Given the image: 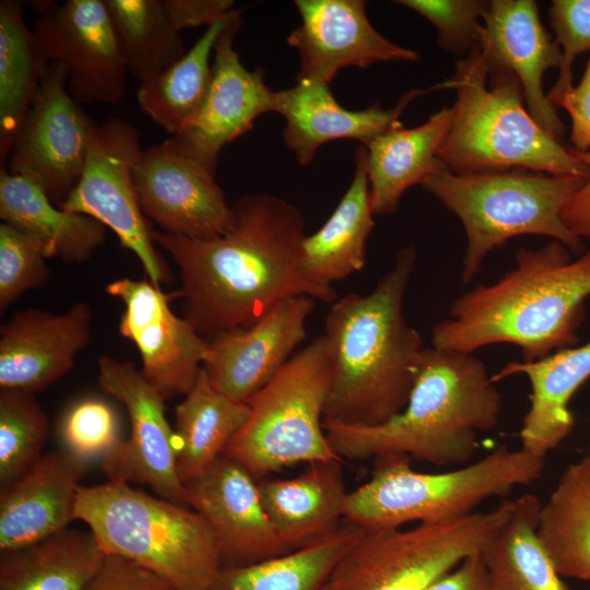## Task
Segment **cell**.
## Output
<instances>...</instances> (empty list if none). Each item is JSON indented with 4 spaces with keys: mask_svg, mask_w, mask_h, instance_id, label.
Returning <instances> with one entry per match:
<instances>
[{
    "mask_svg": "<svg viewBox=\"0 0 590 590\" xmlns=\"http://www.w3.org/2000/svg\"><path fill=\"white\" fill-rule=\"evenodd\" d=\"M363 528L346 523L300 548L258 563L223 567L212 590H321Z\"/></svg>",
    "mask_w": 590,
    "mask_h": 590,
    "instance_id": "36",
    "label": "cell"
},
{
    "mask_svg": "<svg viewBox=\"0 0 590 590\" xmlns=\"http://www.w3.org/2000/svg\"><path fill=\"white\" fill-rule=\"evenodd\" d=\"M106 292L125 306L119 333L137 346L144 377L165 399L186 396L208 357L209 341L174 314L172 295L148 279H117Z\"/></svg>",
    "mask_w": 590,
    "mask_h": 590,
    "instance_id": "16",
    "label": "cell"
},
{
    "mask_svg": "<svg viewBox=\"0 0 590 590\" xmlns=\"http://www.w3.org/2000/svg\"><path fill=\"white\" fill-rule=\"evenodd\" d=\"M75 519L106 555L137 563L173 590H212L224 566L217 539L201 515L126 482L80 485Z\"/></svg>",
    "mask_w": 590,
    "mask_h": 590,
    "instance_id": "6",
    "label": "cell"
},
{
    "mask_svg": "<svg viewBox=\"0 0 590 590\" xmlns=\"http://www.w3.org/2000/svg\"><path fill=\"white\" fill-rule=\"evenodd\" d=\"M92 310L79 302L66 312L39 309L15 312L0 330V388L34 394L74 366L87 345Z\"/></svg>",
    "mask_w": 590,
    "mask_h": 590,
    "instance_id": "22",
    "label": "cell"
},
{
    "mask_svg": "<svg viewBox=\"0 0 590 590\" xmlns=\"http://www.w3.org/2000/svg\"><path fill=\"white\" fill-rule=\"evenodd\" d=\"M0 217L30 236L48 259L57 257L68 263L87 260L106 236V226L101 222L61 209L36 184L3 167Z\"/></svg>",
    "mask_w": 590,
    "mask_h": 590,
    "instance_id": "29",
    "label": "cell"
},
{
    "mask_svg": "<svg viewBox=\"0 0 590 590\" xmlns=\"http://www.w3.org/2000/svg\"><path fill=\"white\" fill-rule=\"evenodd\" d=\"M397 3L424 16L437 30L439 46L467 55L479 46L483 16L489 1L483 0H400Z\"/></svg>",
    "mask_w": 590,
    "mask_h": 590,
    "instance_id": "41",
    "label": "cell"
},
{
    "mask_svg": "<svg viewBox=\"0 0 590 590\" xmlns=\"http://www.w3.org/2000/svg\"><path fill=\"white\" fill-rule=\"evenodd\" d=\"M330 386L331 367L321 334L248 399V417L224 455L257 481L299 462L342 460L323 428Z\"/></svg>",
    "mask_w": 590,
    "mask_h": 590,
    "instance_id": "9",
    "label": "cell"
},
{
    "mask_svg": "<svg viewBox=\"0 0 590 590\" xmlns=\"http://www.w3.org/2000/svg\"><path fill=\"white\" fill-rule=\"evenodd\" d=\"M86 467L61 449L44 455L25 475L2 489L0 551L40 542L76 520L79 480Z\"/></svg>",
    "mask_w": 590,
    "mask_h": 590,
    "instance_id": "24",
    "label": "cell"
},
{
    "mask_svg": "<svg viewBox=\"0 0 590 590\" xmlns=\"http://www.w3.org/2000/svg\"><path fill=\"white\" fill-rule=\"evenodd\" d=\"M233 11L206 27L179 61L141 81L137 92L141 111L170 137L193 119L206 96L212 81L210 57Z\"/></svg>",
    "mask_w": 590,
    "mask_h": 590,
    "instance_id": "35",
    "label": "cell"
},
{
    "mask_svg": "<svg viewBox=\"0 0 590 590\" xmlns=\"http://www.w3.org/2000/svg\"><path fill=\"white\" fill-rule=\"evenodd\" d=\"M141 154L139 131L132 123L114 117L97 125L83 174L58 206L109 227L137 256L148 280L161 287L172 280V273L156 250L134 187L132 172Z\"/></svg>",
    "mask_w": 590,
    "mask_h": 590,
    "instance_id": "11",
    "label": "cell"
},
{
    "mask_svg": "<svg viewBox=\"0 0 590 590\" xmlns=\"http://www.w3.org/2000/svg\"><path fill=\"white\" fill-rule=\"evenodd\" d=\"M228 231L213 239L153 232V240L177 266L184 318L210 341L247 327L275 303L299 295L333 303L337 293L310 284L299 264L305 235L302 212L267 193L246 194L232 205Z\"/></svg>",
    "mask_w": 590,
    "mask_h": 590,
    "instance_id": "1",
    "label": "cell"
},
{
    "mask_svg": "<svg viewBox=\"0 0 590 590\" xmlns=\"http://www.w3.org/2000/svg\"><path fill=\"white\" fill-rule=\"evenodd\" d=\"M354 162L352 181L337 208L317 232L303 236L298 247L304 276L329 293H337L332 283L364 268L367 238L375 225L364 145L356 148Z\"/></svg>",
    "mask_w": 590,
    "mask_h": 590,
    "instance_id": "27",
    "label": "cell"
},
{
    "mask_svg": "<svg viewBox=\"0 0 590 590\" xmlns=\"http://www.w3.org/2000/svg\"><path fill=\"white\" fill-rule=\"evenodd\" d=\"M48 258L26 234L0 224V310L25 292L44 285L50 276Z\"/></svg>",
    "mask_w": 590,
    "mask_h": 590,
    "instance_id": "40",
    "label": "cell"
},
{
    "mask_svg": "<svg viewBox=\"0 0 590 590\" xmlns=\"http://www.w3.org/2000/svg\"><path fill=\"white\" fill-rule=\"evenodd\" d=\"M415 262V249L402 248L371 292L332 304L323 332L331 367L323 424L375 426L405 408L425 349L403 314Z\"/></svg>",
    "mask_w": 590,
    "mask_h": 590,
    "instance_id": "2",
    "label": "cell"
},
{
    "mask_svg": "<svg viewBox=\"0 0 590 590\" xmlns=\"http://www.w3.org/2000/svg\"><path fill=\"white\" fill-rule=\"evenodd\" d=\"M585 178L515 168L459 174L440 169L421 185L461 222L467 247L461 279L468 283L485 257L519 235H542L581 255L585 244L563 220V210Z\"/></svg>",
    "mask_w": 590,
    "mask_h": 590,
    "instance_id": "8",
    "label": "cell"
},
{
    "mask_svg": "<svg viewBox=\"0 0 590 590\" xmlns=\"http://www.w3.org/2000/svg\"><path fill=\"white\" fill-rule=\"evenodd\" d=\"M341 462H310L297 476L258 482L266 515L290 550L306 546L340 527L349 494Z\"/></svg>",
    "mask_w": 590,
    "mask_h": 590,
    "instance_id": "26",
    "label": "cell"
},
{
    "mask_svg": "<svg viewBox=\"0 0 590 590\" xmlns=\"http://www.w3.org/2000/svg\"><path fill=\"white\" fill-rule=\"evenodd\" d=\"M438 90L436 84L428 90L408 91L391 108L377 103L353 110L338 103L330 85L302 79L291 88L275 91L274 111L285 119L283 139L287 149L300 165H308L327 142L353 139L367 145L401 123L400 116L413 99Z\"/></svg>",
    "mask_w": 590,
    "mask_h": 590,
    "instance_id": "23",
    "label": "cell"
},
{
    "mask_svg": "<svg viewBox=\"0 0 590 590\" xmlns=\"http://www.w3.org/2000/svg\"><path fill=\"white\" fill-rule=\"evenodd\" d=\"M187 506L213 530L223 567L245 566L290 550L274 532L262 506L258 481L239 462L222 456L185 483Z\"/></svg>",
    "mask_w": 590,
    "mask_h": 590,
    "instance_id": "21",
    "label": "cell"
},
{
    "mask_svg": "<svg viewBox=\"0 0 590 590\" xmlns=\"http://www.w3.org/2000/svg\"><path fill=\"white\" fill-rule=\"evenodd\" d=\"M576 153L585 165L586 177L564 206L563 220L574 234L590 240V148Z\"/></svg>",
    "mask_w": 590,
    "mask_h": 590,
    "instance_id": "46",
    "label": "cell"
},
{
    "mask_svg": "<svg viewBox=\"0 0 590 590\" xmlns=\"http://www.w3.org/2000/svg\"><path fill=\"white\" fill-rule=\"evenodd\" d=\"M456 90L450 129L437 153L459 174L515 168L585 178L575 150L544 131L524 107L518 80L488 73L479 46L455 64L453 75L439 83Z\"/></svg>",
    "mask_w": 590,
    "mask_h": 590,
    "instance_id": "5",
    "label": "cell"
},
{
    "mask_svg": "<svg viewBox=\"0 0 590 590\" xmlns=\"http://www.w3.org/2000/svg\"><path fill=\"white\" fill-rule=\"evenodd\" d=\"M307 295L282 299L253 323L222 332L209 341L203 368L211 384L229 398L247 402L294 355L307 337L315 308Z\"/></svg>",
    "mask_w": 590,
    "mask_h": 590,
    "instance_id": "18",
    "label": "cell"
},
{
    "mask_svg": "<svg viewBox=\"0 0 590 590\" xmlns=\"http://www.w3.org/2000/svg\"><path fill=\"white\" fill-rule=\"evenodd\" d=\"M240 26L241 12L234 10L215 43L212 81L200 109L166 140L214 175L222 149L249 131L259 116L274 111L275 91L266 84L263 70H248L234 48Z\"/></svg>",
    "mask_w": 590,
    "mask_h": 590,
    "instance_id": "15",
    "label": "cell"
},
{
    "mask_svg": "<svg viewBox=\"0 0 590 590\" xmlns=\"http://www.w3.org/2000/svg\"><path fill=\"white\" fill-rule=\"evenodd\" d=\"M479 48L488 73L514 75L527 108L550 135L564 139L565 126L543 90V74L560 64V49L543 26L533 0H492L483 16Z\"/></svg>",
    "mask_w": 590,
    "mask_h": 590,
    "instance_id": "20",
    "label": "cell"
},
{
    "mask_svg": "<svg viewBox=\"0 0 590 590\" xmlns=\"http://www.w3.org/2000/svg\"><path fill=\"white\" fill-rule=\"evenodd\" d=\"M300 24L286 38L299 54L296 80L330 85L347 67L417 61V51L399 46L371 25L363 0H296Z\"/></svg>",
    "mask_w": 590,
    "mask_h": 590,
    "instance_id": "19",
    "label": "cell"
},
{
    "mask_svg": "<svg viewBox=\"0 0 590 590\" xmlns=\"http://www.w3.org/2000/svg\"><path fill=\"white\" fill-rule=\"evenodd\" d=\"M538 535L562 577L590 581V455L564 471L542 504Z\"/></svg>",
    "mask_w": 590,
    "mask_h": 590,
    "instance_id": "34",
    "label": "cell"
},
{
    "mask_svg": "<svg viewBox=\"0 0 590 590\" xmlns=\"http://www.w3.org/2000/svg\"><path fill=\"white\" fill-rule=\"evenodd\" d=\"M49 62L23 3L0 1V163L8 160Z\"/></svg>",
    "mask_w": 590,
    "mask_h": 590,
    "instance_id": "33",
    "label": "cell"
},
{
    "mask_svg": "<svg viewBox=\"0 0 590 590\" xmlns=\"http://www.w3.org/2000/svg\"><path fill=\"white\" fill-rule=\"evenodd\" d=\"M590 297V250L576 259L559 241L521 248L496 282L457 298L432 330V346L473 354L495 343L534 362L573 346Z\"/></svg>",
    "mask_w": 590,
    "mask_h": 590,
    "instance_id": "3",
    "label": "cell"
},
{
    "mask_svg": "<svg viewBox=\"0 0 590 590\" xmlns=\"http://www.w3.org/2000/svg\"><path fill=\"white\" fill-rule=\"evenodd\" d=\"M49 421L34 394L0 392V488L25 475L42 458Z\"/></svg>",
    "mask_w": 590,
    "mask_h": 590,
    "instance_id": "38",
    "label": "cell"
},
{
    "mask_svg": "<svg viewBox=\"0 0 590 590\" xmlns=\"http://www.w3.org/2000/svg\"><path fill=\"white\" fill-rule=\"evenodd\" d=\"M375 459L369 481L347 494L343 515L346 522L368 530L470 515L484 500L533 483L544 468V459L506 446L441 473L415 471L406 455L388 453Z\"/></svg>",
    "mask_w": 590,
    "mask_h": 590,
    "instance_id": "7",
    "label": "cell"
},
{
    "mask_svg": "<svg viewBox=\"0 0 590 590\" xmlns=\"http://www.w3.org/2000/svg\"><path fill=\"white\" fill-rule=\"evenodd\" d=\"M97 123L70 94L60 63H49L8 157L9 172L23 176L55 204L78 185Z\"/></svg>",
    "mask_w": 590,
    "mask_h": 590,
    "instance_id": "12",
    "label": "cell"
},
{
    "mask_svg": "<svg viewBox=\"0 0 590 590\" xmlns=\"http://www.w3.org/2000/svg\"><path fill=\"white\" fill-rule=\"evenodd\" d=\"M548 17L562 55L558 78L547 93V99L556 107L574 86L571 68L575 59L590 50V0H554Z\"/></svg>",
    "mask_w": 590,
    "mask_h": 590,
    "instance_id": "42",
    "label": "cell"
},
{
    "mask_svg": "<svg viewBox=\"0 0 590 590\" xmlns=\"http://www.w3.org/2000/svg\"><path fill=\"white\" fill-rule=\"evenodd\" d=\"M33 7V31L48 62L64 68L70 94L79 103H118L128 69L106 1H39Z\"/></svg>",
    "mask_w": 590,
    "mask_h": 590,
    "instance_id": "13",
    "label": "cell"
},
{
    "mask_svg": "<svg viewBox=\"0 0 590 590\" xmlns=\"http://www.w3.org/2000/svg\"><path fill=\"white\" fill-rule=\"evenodd\" d=\"M132 176L144 215L163 233L208 240L231 227L232 205L215 175L166 140L142 151Z\"/></svg>",
    "mask_w": 590,
    "mask_h": 590,
    "instance_id": "17",
    "label": "cell"
},
{
    "mask_svg": "<svg viewBox=\"0 0 590 590\" xmlns=\"http://www.w3.org/2000/svg\"><path fill=\"white\" fill-rule=\"evenodd\" d=\"M167 15L177 31L189 27L211 26L225 17L233 0H162Z\"/></svg>",
    "mask_w": 590,
    "mask_h": 590,
    "instance_id": "44",
    "label": "cell"
},
{
    "mask_svg": "<svg viewBox=\"0 0 590 590\" xmlns=\"http://www.w3.org/2000/svg\"><path fill=\"white\" fill-rule=\"evenodd\" d=\"M515 500L488 511L411 529H364L321 590H426L470 556L481 554L510 518Z\"/></svg>",
    "mask_w": 590,
    "mask_h": 590,
    "instance_id": "10",
    "label": "cell"
},
{
    "mask_svg": "<svg viewBox=\"0 0 590 590\" xmlns=\"http://www.w3.org/2000/svg\"><path fill=\"white\" fill-rule=\"evenodd\" d=\"M249 414L246 402L217 390L204 368L175 411L177 472L185 484L210 469L240 430Z\"/></svg>",
    "mask_w": 590,
    "mask_h": 590,
    "instance_id": "30",
    "label": "cell"
},
{
    "mask_svg": "<svg viewBox=\"0 0 590 590\" xmlns=\"http://www.w3.org/2000/svg\"><path fill=\"white\" fill-rule=\"evenodd\" d=\"M541 506L533 494L515 499L510 518L481 553L489 590H569L539 539Z\"/></svg>",
    "mask_w": 590,
    "mask_h": 590,
    "instance_id": "32",
    "label": "cell"
},
{
    "mask_svg": "<svg viewBox=\"0 0 590 590\" xmlns=\"http://www.w3.org/2000/svg\"><path fill=\"white\" fill-rule=\"evenodd\" d=\"M59 435L62 450L85 464L102 462L122 441L115 410L97 398L72 403L61 417Z\"/></svg>",
    "mask_w": 590,
    "mask_h": 590,
    "instance_id": "39",
    "label": "cell"
},
{
    "mask_svg": "<svg viewBox=\"0 0 590 590\" xmlns=\"http://www.w3.org/2000/svg\"><path fill=\"white\" fill-rule=\"evenodd\" d=\"M128 71L144 81L179 61L186 51L162 0H105Z\"/></svg>",
    "mask_w": 590,
    "mask_h": 590,
    "instance_id": "37",
    "label": "cell"
},
{
    "mask_svg": "<svg viewBox=\"0 0 590 590\" xmlns=\"http://www.w3.org/2000/svg\"><path fill=\"white\" fill-rule=\"evenodd\" d=\"M84 590H173V588L130 559L106 555L101 569Z\"/></svg>",
    "mask_w": 590,
    "mask_h": 590,
    "instance_id": "43",
    "label": "cell"
},
{
    "mask_svg": "<svg viewBox=\"0 0 590 590\" xmlns=\"http://www.w3.org/2000/svg\"><path fill=\"white\" fill-rule=\"evenodd\" d=\"M524 375L531 386L530 405L519 432L521 450L544 459L573 430L569 403L590 378V341L556 351L534 362H511L492 378Z\"/></svg>",
    "mask_w": 590,
    "mask_h": 590,
    "instance_id": "25",
    "label": "cell"
},
{
    "mask_svg": "<svg viewBox=\"0 0 590 590\" xmlns=\"http://www.w3.org/2000/svg\"><path fill=\"white\" fill-rule=\"evenodd\" d=\"M452 115V107H442L420 126L404 128L401 122L364 145L374 214L394 213L410 187L447 168L437 153Z\"/></svg>",
    "mask_w": 590,
    "mask_h": 590,
    "instance_id": "28",
    "label": "cell"
},
{
    "mask_svg": "<svg viewBox=\"0 0 590 590\" xmlns=\"http://www.w3.org/2000/svg\"><path fill=\"white\" fill-rule=\"evenodd\" d=\"M426 590H489L481 554L468 557Z\"/></svg>",
    "mask_w": 590,
    "mask_h": 590,
    "instance_id": "47",
    "label": "cell"
},
{
    "mask_svg": "<svg viewBox=\"0 0 590 590\" xmlns=\"http://www.w3.org/2000/svg\"><path fill=\"white\" fill-rule=\"evenodd\" d=\"M97 365L99 387L126 406L131 426L129 438L101 462L108 481L146 484L160 497L187 505L165 398L131 362L104 355Z\"/></svg>",
    "mask_w": 590,
    "mask_h": 590,
    "instance_id": "14",
    "label": "cell"
},
{
    "mask_svg": "<svg viewBox=\"0 0 590 590\" xmlns=\"http://www.w3.org/2000/svg\"><path fill=\"white\" fill-rule=\"evenodd\" d=\"M502 394L484 363L469 353L425 347L405 408L375 426L323 424L343 460L401 453L438 467L463 464L476 433L494 428Z\"/></svg>",
    "mask_w": 590,
    "mask_h": 590,
    "instance_id": "4",
    "label": "cell"
},
{
    "mask_svg": "<svg viewBox=\"0 0 590 590\" xmlns=\"http://www.w3.org/2000/svg\"><path fill=\"white\" fill-rule=\"evenodd\" d=\"M571 120L570 141L575 151L585 152L590 148V50L583 75L560 99Z\"/></svg>",
    "mask_w": 590,
    "mask_h": 590,
    "instance_id": "45",
    "label": "cell"
},
{
    "mask_svg": "<svg viewBox=\"0 0 590 590\" xmlns=\"http://www.w3.org/2000/svg\"><path fill=\"white\" fill-rule=\"evenodd\" d=\"M106 554L90 530L69 529L1 552L0 590H84Z\"/></svg>",
    "mask_w": 590,
    "mask_h": 590,
    "instance_id": "31",
    "label": "cell"
}]
</instances>
